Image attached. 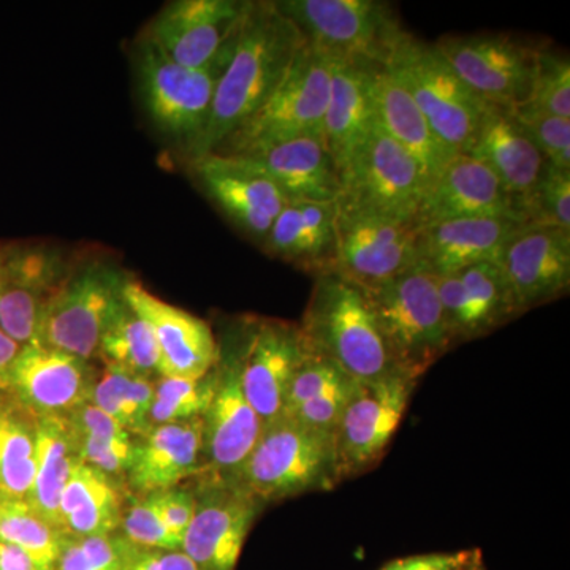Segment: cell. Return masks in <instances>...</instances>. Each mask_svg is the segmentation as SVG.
<instances>
[{
    "mask_svg": "<svg viewBox=\"0 0 570 570\" xmlns=\"http://www.w3.org/2000/svg\"><path fill=\"white\" fill-rule=\"evenodd\" d=\"M305 37L276 2H250L212 112L189 159L208 156L249 119L283 81Z\"/></svg>",
    "mask_w": 570,
    "mask_h": 570,
    "instance_id": "6da1fadb",
    "label": "cell"
},
{
    "mask_svg": "<svg viewBox=\"0 0 570 570\" xmlns=\"http://www.w3.org/2000/svg\"><path fill=\"white\" fill-rule=\"evenodd\" d=\"M299 330L311 351L332 360L355 382L404 374L366 292L335 272L316 275Z\"/></svg>",
    "mask_w": 570,
    "mask_h": 570,
    "instance_id": "7a4b0ae2",
    "label": "cell"
},
{
    "mask_svg": "<svg viewBox=\"0 0 570 570\" xmlns=\"http://www.w3.org/2000/svg\"><path fill=\"white\" fill-rule=\"evenodd\" d=\"M335 58L305 41L272 96L213 154L245 156L296 138H322Z\"/></svg>",
    "mask_w": 570,
    "mask_h": 570,
    "instance_id": "3957f363",
    "label": "cell"
},
{
    "mask_svg": "<svg viewBox=\"0 0 570 570\" xmlns=\"http://www.w3.org/2000/svg\"><path fill=\"white\" fill-rule=\"evenodd\" d=\"M396 365L417 379L452 346L438 275L425 264L365 291Z\"/></svg>",
    "mask_w": 570,
    "mask_h": 570,
    "instance_id": "277c9868",
    "label": "cell"
},
{
    "mask_svg": "<svg viewBox=\"0 0 570 570\" xmlns=\"http://www.w3.org/2000/svg\"><path fill=\"white\" fill-rule=\"evenodd\" d=\"M384 67L406 89L450 149L456 154L471 151L490 105L460 80L434 45L404 31Z\"/></svg>",
    "mask_w": 570,
    "mask_h": 570,
    "instance_id": "5b68a950",
    "label": "cell"
},
{
    "mask_svg": "<svg viewBox=\"0 0 570 570\" xmlns=\"http://www.w3.org/2000/svg\"><path fill=\"white\" fill-rule=\"evenodd\" d=\"M238 37V33H236ZM236 37L212 63L187 69L141 37L137 47V77L142 107L154 126L187 154L204 134L214 94L234 52Z\"/></svg>",
    "mask_w": 570,
    "mask_h": 570,
    "instance_id": "8992f818",
    "label": "cell"
},
{
    "mask_svg": "<svg viewBox=\"0 0 570 570\" xmlns=\"http://www.w3.org/2000/svg\"><path fill=\"white\" fill-rule=\"evenodd\" d=\"M262 504L336 485L335 439L291 417L268 423L232 479Z\"/></svg>",
    "mask_w": 570,
    "mask_h": 570,
    "instance_id": "52a82bcc",
    "label": "cell"
},
{
    "mask_svg": "<svg viewBox=\"0 0 570 570\" xmlns=\"http://www.w3.org/2000/svg\"><path fill=\"white\" fill-rule=\"evenodd\" d=\"M129 277L107 261H89L70 268L45 307L31 344L91 362L105 330L122 305Z\"/></svg>",
    "mask_w": 570,
    "mask_h": 570,
    "instance_id": "ba28073f",
    "label": "cell"
},
{
    "mask_svg": "<svg viewBox=\"0 0 570 570\" xmlns=\"http://www.w3.org/2000/svg\"><path fill=\"white\" fill-rule=\"evenodd\" d=\"M307 43L336 58L384 66L403 36L389 3L379 0H277Z\"/></svg>",
    "mask_w": 570,
    "mask_h": 570,
    "instance_id": "9c48e42d",
    "label": "cell"
},
{
    "mask_svg": "<svg viewBox=\"0 0 570 570\" xmlns=\"http://www.w3.org/2000/svg\"><path fill=\"white\" fill-rule=\"evenodd\" d=\"M423 262L422 227L335 204V261L332 272L373 291Z\"/></svg>",
    "mask_w": 570,
    "mask_h": 570,
    "instance_id": "30bf717a",
    "label": "cell"
},
{
    "mask_svg": "<svg viewBox=\"0 0 570 570\" xmlns=\"http://www.w3.org/2000/svg\"><path fill=\"white\" fill-rule=\"evenodd\" d=\"M425 183L415 160L377 124L340 170L335 204L415 220Z\"/></svg>",
    "mask_w": 570,
    "mask_h": 570,
    "instance_id": "8fae6325",
    "label": "cell"
},
{
    "mask_svg": "<svg viewBox=\"0 0 570 570\" xmlns=\"http://www.w3.org/2000/svg\"><path fill=\"white\" fill-rule=\"evenodd\" d=\"M434 48L483 102L512 110L530 100L539 47L508 33H471L441 37Z\"/></svg>",
    "mask_w": 570,
    "mask_h": 570,
    "instance_id": "7c38bea8",
    "label": "cell"
},
{
    "mask_svg": "<svg viewBox=\"0 0 570 570\" xmlns=\"http://www.w3.org/2000/svg\"><path fill=\"white\" fill-rule=\"evenodd\" d=\"M417 379L397 374L355 382L335 433L336 482L374 466L404 417Z\"/></svg>",
    "mask_w": 570,
    "mask_h": 570,
    "instance_id": "4fadbf2b",
    "label": "cell"
},
{
    "mask_svg": "<svg viewBox=\"0 0 570 570\" xmlns=\"http://www.w3.org/2000/svg\"><path fill=\"white\" fill-rule=\"evenodd\" d=\"M194 494L181 550L197 570H235L262 502L232 480L212 475H202Z\"/></svg>",
    "mask_w": 570,
    "mask_h": 570,
    "instance_id": "5bb4252c",
    "label": "cell"
},
{
    "mask_svg": "<svg viewBox=\"0 0 570 570\" xmlns=\"http://www.w3.org/2000/svg\"><path fill=\"white\" fill-rule=\"evenodd\" d=\"M250 2L175 0L153 18L142 37L187 69L212 63L235 39Z\"/></svg>",
    "mask_w": 570,
    "mask_h": 570,
    "instance_id": "9a60e30c",
    "label": "cell"
},
{
    "mask_svg": "<svg viewBox=\"0 0 570 570\" xmlns=\"http://www.w3.org/2000/svg\"><path fill=\"white\" fill-rule=\"evenodd\" d=\"M69 272L62 247L48 243L3 246L0 330L21 346L31 344L45 307Z\"/></svg>",
    "mask_w": 570,
    "mask_h": 570,
    "instance_id": "2e32d148",
    "label": "cell"
},
{
    "mask_svg": "<svg viewBox=\"0 0 570 570\" xmlns=\"http://www.w3.org/2000/svg\"><path fill=\"white\" fill-rule=\"evenodd\" d=\"M97 371L80 356L28 344L22 346L6 376L2 395L33 417L69 415L88 403Z\"/></svg>",
    "mask_w": 570,
    "mask_h": 570,
    "instance_id": "e0dca14e",
    "label": "cell"
},
{
    "mask_svg": "<svg viewBox=\"0 0 570 570\" xmlns=\"http://www.w3.org/2000/svg\"><path fill=\"white\" fill-rule=\"evenodd\" d=\"M307 352L299 325L281 321L255 324L245 354L238 356L239 381L264 425L283 417L288 387Z\"/></svg>",
    "mask_w": 570,
    "mask_h": 570,
    "instance_id": "ac0fdd59",
    "label": "cell"
},
{
    "mask_svg": "<svg viewBox=\"0 0 570 570\" xmlns=\"http://www.w3.org/2000/svg\"><path fill=\"white\" fill-rule=\"evenodd\" d=\"M122 294L156 336L159 377H202L219 365L220 348L204 318L164 302L130 277Z\"/></svg>",
    "mask_w": 570,
    "mask_h": 570,
    "instance_id": "d6986e66",
    "label": "cell"
},
{
    "mask_svg": "<svg viewBox=\"0 0 570 570\" xmlns=\"http://www.w3.org/2000/svg\"><path fill=\"white\" fill-rule=\"evenodd\" d=\"M517 313L546 305L568 294L570 232L524 225L499 258Z\"/></svg>",
    "mask_w": 570,
    "mask_h": 570,
    "instance_id": "ffe728a7",
    "label": "cell"
},
{
    "mask_svg": "<svg viewBox=\"0 0 570 570\" xmlns=\"http://www.w3.org/2000/svg\"><path fill=\"white\" fill-rule=\"evenodd\" d=\"M466 217H509L527 224L498 176L469 154H459L423 194L415 223L426 228Z\"/></svg>",
    "mask_w": 570,
    "mask_h": 570,
    "instance_id": "44dd1931",
    "label": "cell"
},
{
    "mask_svg": "<svg viewBox=\"0 0 570 570\" xmlns=\"http://www.w3.org/2000/svg\"><path fill=\"white\" fill-rule=\"evenodd\" d=\"M202 419L204 475L234 479L265 426L243 392L238 358L219 363L216 392Z\"/></svg>",
    "mask_w": 570,
    "mask_h": 570,
    "instance_id": "7402d4cb",
    "label": "cell"
},
{
    "mask_svg": "<svg viewBox=\"0 0 570 570\" xmlns=\"http://www.w3.org/2000/svg\"><path fill=\"white\" fill-rule=\"evenodd\" d=\"M204 475V419L149 428L135 438L124 485L135 497L176 489L183 480Z\"/></svg>",
    "mask_w": 570,
    "mask_h": 570,
    "instance_id": "603a6c76",
    "label": "cell"
},
{
    "mask_svg": "<svg viewBox=\"0 0 570 570\" xmlns=\"http://www.w3.org/2000/svg\"><path fill=\"white\" fill-rule=\"evenodd\" d=\"M190 165L209 200L262 245L288 198L268 179L219 154L198 157Z\"/></svg>",
    "mask_w": 570,
    "mask_h": 570,
    "instance_id": "cb8c5ba5",
    "label": "cell"
},
{
    "mask_svg": "<svg viewBox=\"0 0 570 570\" xmlns=\"http://www.w3.org/2000/svg\"><path fill=\"white\" fill-rule=\"evenodd\" d=\"M225 157L275 184L288 202L335 204L340 194V174L318 137L296 138L245 156Z\"/></svg>",
    "mask_w": 570,
    "mask_h": 570,
    "instance_id": "d4e9b609",
    "label": "cell"
},
{
    "mask_svg": "<svg viewBox=\"0 0 570 570\" xmlns=\"http://www.w3.org/2000/svg\"><path fill=\"white\" fill-rule=\"evenodd\" d=\"M373 107L377 126L417 164L426 190L459 154L438 137L406 89L384 66L373 70Z\"/></svg>",
    "mask_w": 570,
    "mask_h": 570,
    "instance_id": "484cf974",
    "label": "cell"
},
{
    "mask_svg": "<svg viewBox=\"0 0 570 570\" xmlns=\"http://www.w3.org/2000/svg\"><path fill=\"white\" fill-rule=\"evenodd\" d=\"M374 67V63L354 59L335 58L333 62L322 138L337 174L376 124L373 107Z\"/></svg>",
    "mask_w": 570,
    "mask_h": 570,
    "instance_id": "4316f807",
    "label": "cell"
},
{
    "mask_svg": "<svg viewBox=\"0 0 570 570\" xmlns=\"http://www.w3.org/2000/svg\"><path fill=\"white\" fill-rule=\"evenodd\" d=\"M468 154L498 176L523 213L524 202L538 186L547 160L512 110L490 105Z\"/></svg>",
    "mask_w": 570,
    "mask_h": 570,
    "instance_id": "83f0119b",
    "label": "cell"
},
{
    "mask_svg": "<svg viewBox=\"0 0 570 570\" xmlns=\"http://www.w3.org/2000/svg\"><path fill=\"white\" fill-rule=\"evenodd\" d=\"M523 223L509 217H466L422 228L423 262L439 276L459 275L469 266L499 264Z\"/></svg>",
    "mask_w": 570,
    "mask_h": 570,
    "instance_id": "f1b7e54d",
    "label": "cell"
},
{
    "mask_svg": "<svg viewBox=\"0 0 570 570\" xmlns=\"http://www.w3.org/2000/svg\"><path fill=\"white\" fill-rule=\"evenodd\" d=\"M262 247L311 273L332 272L335 261V204L288 202L277 214Z\"/></svg>",
    "mask_w": 570,
    "mask_h": 570,
    "instance_id": "f546056e",
    "label": "cell"
},
{
    "mask_svg": "<svg viewBox=\"0 0 570 570\" xmlns=\"http://www.w3.org/2000/svg\"><path fill=\"white\" fill-rule=\"evenodd\" d=\"M126 487L78 460L59 502L63 534L75 538L112 534L119 530Z\"/></svg>",
    "mask_w": 570,
    "mask_h": 570,
    "instance_id": "4dcf8cb0",
    "label": "cell"
},
{
    "mask_svg": "<svg viewBox=\"0 0 570 570\" xmlns=\"http://www.w3.org/2000/svg\"><path fill=\"white\" fill-rule=\"evenodd\" d=\"M78 460L67 415L36 417V478L28 502L59 530V502Z\"/></svg>",
    "mask_w": 570,
    "mask_h": 570,
    "instance_id": "1f68e13d",
    "label": "cell"
},
{
    "mask_svg": "<svg viewBox=\"0 0 570 570\" xmlns=\"http://www.w3.org/2000/svg\"><path fill=\"white\" fill-rule=\"evenodd\" d=\"M67 419L82 463L124 485L134 455V434L89 401L71 411Z\"/></svg>",
    "mask_w": 570,
    "mask_h": 570,
    "instance_id": "d6a6232c",
    "label": "cell"
},
{
    "mask_svg": "<svg viewBox=\"0 0 570 570\" xmlns=\"http://www.w3.org/2000/svg\"><path fill=\"white\" fill-rule=\"evenodd\" d=\"M36 478V417L0 393V498L28 501Z\"/></svg>",
    "mask_w": 570,
    "mask_h": 570,
    "instance_id": "836d02e7",
    "label": "cell"
},
{
    "mask_svg": "<svg viewBox=\"0 0 570 570\" xmlns=\"http://www.w3.org/2000/svg\"><path fill=\"white\" fill-rule=\"evenodd\" d=\"M105 366L138 376L159 377V347L148 322L124 299L100 340L97 355Z\"/></svg>",
    "mask_w": 570,
    "mask_h": 570,
    "instance_id": "e575fe53",
    "label": "cell"
},
{
    "mask_svg": "<svg viewBox=\"0 0 570 570\" xmlns=\"http://www.w3.org/2000/svg\"><path fill=\"white\" fill-rule=\"evenodd\" d=\"M157 377L138 376L115 366H105L94 381L89 403L115 419L135 438L149 430Z\"/></svg>",
    "mask_w": 570,
    "mask_h": 570,
    "instance_id": "d590c367",
    "label": "cell"
},
{
    "mask_svg": "<svg viewBox=\"0 0 570 570\" xmlns=\"http://www.w3.org/2000/svg\"><path fill=\"white\" fill-rule=\"evenodd\" d=\"M62 538L28 501L0 498V542L24 551L40 568L56 570Z\"/></svg>",
    "mask_w": 570,
    "mask_h": 570,
    "instance_id": "8d00e7d4",
    "label": "cell"
},
{
    "mask_svg": "<svg viewBox=\"0 0 570 570\" xmlns=\"http://www.w3.org/2000/svg\"><path fill=\"white\" fill-rule=\"evenodd\" d=\"M217 381L219 365L202 377H157L149 409V428L204 417Z\"/></svg>",
    "mask_w": 570,
    "mask_h": 570,
    "instance_id": "74e56055",
    "label": "cell"
},
{
    "mask_svg": "<svg viewBox=\"0 0 570 570\" xmlns=\"http://www.w3.org/2000/svg\"><path fill=\"white\" fill-rule=\"evenodd\" d=\"M459 276L466 292L479 336L519 314L508 281L498 264L485 262L469 266Z\"/></svg>",
    "mask_w": 570,
    "mask_h": 570,
    "instance_id": "f35d334b",
    "label": "cell"
},
{
    "mask_svg": "<svg viewBox=\"0 0 570 570\" xmlns=\"http://www.w3.org/2000/svg\"><path fill=\"white\" fill-rule=\"evenodd\" d=\"M130 547L119 531L89 538L63 534L56 570H124Z\"/></svg>",
    "mask_w": 570,
    "mask_h": 570,
    "instance_id": "ab89813d",
    "label": "cell"
},
{
    "mask_svg": "<svg viewBox=\"0 0 570 570\" xmlns=\"http://www.w3.org/2000/svg\"><path fill=\"white\" fill-rule=\"evenodd\" d=\"M523 214L528 225L570 232V170L547 163Z\"/></svg>",
    "mask_w": 570,
    "mask_h": 570,
    "instance_id": "60d3db41",
    "label": "cell"
},
{
    "mask_svg": "<svg viewBox=\"0 0 570 570\" xmlns=\"http://www.w3.org/2000/svg\"><path fill=\"white\" fill-rule=\"evenodd\" d=\"M512 112L547 163L570 170V119L551 115L530 104L519 105L512 108Z\"/></svg>",
    "mask_w": 570,
    "mask_h": 570,
    "instance_id": "b9f144b4",
    "label": "cell"
},
{
    "mask_svg": "<svg viewBox=\"0 0 570 570\" xmlns=\"http://www.w3.org/2000/svg\"><path fill=\"white\" fill-rule=\"evenodd\" d=\"M527 104L570 119V61L561 52L540 48L532 92Z\"/></svg>",
    "mask_w": 570,
    "mask_h": 570,
    "instance_id": "7bdbcfd3",
    "label": "cell"
},
{
    "mask_svg": "<svg viewBox=\"0 0 570 570\" xmlns=\"http://www.w3.org/2000/svg\"><path fill=\"white\" fill-rule=\"evenodd\" d=\"M118 531L141 549L181 550L183 538L168 530L149 497H135L124 508Z\"/></svg>",
    "mask_w": 570,
    "mask_h": 570,
    "instance_id": "ee69618b",
    "label": "cell"
},
{
    "mask_svg": "<svg viewBox=\"0 0 570 570\" xmlns=\"http://www.w3.org/2000/svg\"><path fill=\"white\" fill-rule=\"evenodd\" d=\"M351 381H354V379L348 377L336 363L309 348L306 358L303 360L294 379H292L287 397H285L284 415L291 414L307 401L324 395L330 390L341 387V385Z\"/></svg>",
    "mask_w": 570,
    "mask_h": 570,
    "instance_id": "f6af8a7d",
    "label": "cell"
},
{
    "mask_svg": "<svg viewBox=\"0 0 570 570\" xmlns=\"http://www.w3.org/2000/svg\"><path fill=\"white\" fill-rule=\"evenodd\" d=\"M354 385L355 381H351L341 385V387L330 390L324 395L314 397V400L296 407L294 412L284 415V417L294 419L295 422L302 423L303 426L309 428V430L335 438L337 425H340L341 417H343L344 409L347 406Z\"/></svg>",
    "mask_w": 570,
    "mask_h": 570,
    "instance_id": "bcb514c9",
    "label": "cell"
},
{
    "mask_svg": "<svg viewBox=\"0 0 570 570\" xmlns=\"http://www.w3.org/2000/svg\"><path fill=\"white\" fill-rule=\"evenodd\" d=\"M439 298L452 340L478 337L474 317L459 275H438Z\"/></svg>",
    "mask_w": 570,
    "mask_h": 570,
    "instance_id": "7dc6e473",
    "label": "cell"
},
{
    "mask_svg": "<svg viewBox=\"0 0 570 570\" xmlns=\"http://www.w3.org/2000/svg\"><path fill=\"white\" fill-rule=\"evenodd\" d=\"M149 499L156 505L157 512L163 517L168 530L183 538L195 512L194 490L176 487V489L149 494Z\"/></svg>",
    "mask_w": 570,
    "mask_h": 570,
    "instance_id": "c3c4849f",
    "label": "cell"
},
{
    "mask_svg": "<svg viewBox=\"0 0 570 570\" xmlns=\"http://www.w3.org/2000/svg\"><path fill=\"white\" fill-rule=\"evenodd\" d=\"M479 560V551L414 554L390 561L379 570H469Z\"/></svg>",
    "mask_w": 570,
    "mask_h": 570,
    "instance_id": "681fc988",
    "label": "cell"
},
{
    "mask_svg": "<svg viewBox=\"0 0 570 570\" xmlns=\"http://www.w3.org/2000/svg\"><path fill=\"white\" fill-rule=\"evenodd\" d=\"M124 570H197L183 550L141 549L130 547Z\"/></svg>",
    "mask_w": 570,
    "mask_h": 570,
    "instance_id": "f907efd6",
    "label": "cell"
},
{
    "mask_svg": "<svg viewBox=\"0 0 570 570\" xmlns=\"http://www.w3.org/2000/svg\"><path fill=\"white\" fill-rule=\"evenodd\" d=\"M0 570H47L40 568L24 551L0 542Z\"/></svg>",
    "mask_w": 570,
    "mask_h": 570,
    "instance_id": "816d5d0a",
    "label": "cell"
},
{
    "mask_svg": "<svg viewBox=\"0 0 570 570\" xmlns=\"http://www.w3.org/2000/svg\"><path fill=\"white\" fill-rule=\"evenodd\" d=\"M21 348L20 343H17L13 337H10L3 330H0V393H3L7 373H9L11 363L20 354Z\"/></svg>",
    "mask_w": 570,
    "mask_h": 570,
    "instance_id": "f5cc1de1",
    "label": "cell"
},
{
    "mask_svg": "<svg viewBox=\"0 0 570 570\" xmlns=\"http://www.w3.org/2000/svg\"><path fill=\"white\" fill-rule=\"evenodd\" d=\"M469 570H483V568H482V561H480V560H479V561H478V562H475V564H474V566H472V568H471V569H469Z\"/></svg>",
    "mask_w": 570,
    "mask_h": 570,
    "instance_id": "db71d44e",
    "label": "cell"
},
{
    "mask_svg": "<svg viewBox=\"0 0 570 570\" xmlns=\"http://www.w3.org/2000/svg\"><path fill=\"white\" fill-rule=\"evenodd\" d=\"M3 246H0V266H2Z\"/></svg>",
    "mask_w": 570,
    "mask_h": 570,
    "instance_id": "11a10c76",
    "label": "cell"
}]
</instances>
